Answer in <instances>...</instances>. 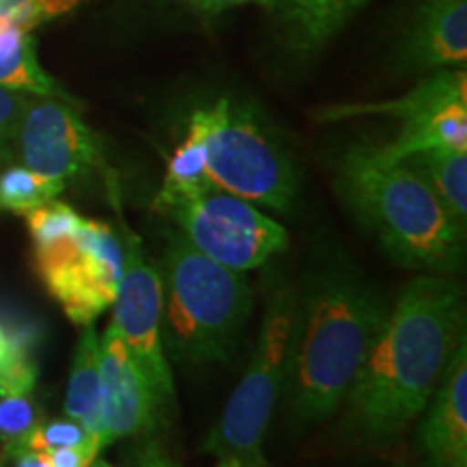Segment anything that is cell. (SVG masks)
Listing matches in <instances>:
<instances>
[{
  "mask_svg": "<svg viewBox=\"0 0 467 467\" xmlns=\"http://www.w3.org/2000/svg\"><path fill=\"white\" fill-rule=\"evenodd\" d=\"M429 182L454 223L467 221V151L431 148L405 159Z\"/></svg>",
  "mask_w": 467,
  "mask_h": 467,
  "instance_id": "20",
  "label": "cell"
},
{
  "mask_svg": "<svg viewBox=\"0 0 467 467\" xmlns=\"http://www.w3.org/2000/svg\"><path fill=\"white\" fill-rule=\"evenodd\" d=\"M206 109H197L191 115L184 141L169 156L162 186L154 200V208L162 214L178 203L195 200L203 192L214 189L206 171Z\"/></svg>",
  "mask_w": 467,
  "mask_h": 467,
  "instance_id": "14",
  "label": "cell"
},
{
  "mask_svg": "<svg viewBox=\"0 0 467 467\" xmlns=\"http://www.w3.org/2000/svg\"><path fill=\"white\" fill-rule=\"evenodd\" d=\"M16 467H52L48 452L22 451L16 454Z\"/></svg>",
  "mask_w": 467,
  "mask_h": 467,
  "instance_id": "29",
  "label": "cell"
},
{
  "mask_svg": "<svg viewBox=\"0 0 467 467\" xmlns=\"http://www.w3.org/2000/svg\"><path fill=\"white\" fill-rule=\"evenodd\" d=\"M42 422V411L33 392L0 394V446L5 457L14 459L26 448L35 426Z\"/></svg>",
  "mask_w": 467,
  "mask_h": 467,
  "instance_id": "22",
  "label": "cell"
},
{
  "mask_svg": "<svg viewBox=\"0 0 467 467\" xmlns=\"http://www.w3.org/2000/svg\"><path fill=\"white\" fill-rule=\"evenodd\" d=\"M219 467H243L236 459H219Z\"/></svg>",
  "mask_w": 467,
  "mask_h": 467,
  "instance_id": "31",
  "label": "cell"
},
{
  "mask_svg": "<svg viewBox=\"0 0 467 467\" xmlns=\"http://www.w3.org/2000/svg\"><path fill=\"white\" fill-rule=\"evenodd\" d=\"M162 258L165 355L178 364L227 361L254 312V292L243 273L197 251L180 232H167Z\"/></svg>",
  "mask_w": 467,
  "mask_h": 467,
  "instance_id": "4",
  "label": "cell"
},
{
  "mask_svg": "<svg viewBox=\"0 0 467 467\" xmlns=\"http://www.w3.org/2000/svg\"><path fill=\"white\" fill-rule=\"evenodd\" d=\"M33 98V93L0 87V148L16 139L22 117L31 107Z\"/></svg>",
  "mask_w": 467,
  "mask_h": 467,
  "instance_id": "26",
  "label": "cell"
},
{
  "mask_svg": "<svg viewBox=\"0 0 467 467\" xmlns=\"http://www.w3.org/2000/svg\"><path fill=\"white\" fill-rule=\"evenodd\" d=\"M66 413L93 433L100 441L102 429V377H100V336L91 325L85 327L76 344L72 370L67 379ZM102 448V446H100Z\"/></svg>",
  "mask_w": 467,
  "mask_h": 467,
  "instance_id": "17",
  "label": "cell"
},
{
  "mask_svg": "<svg viewBox=\"0 0 467 467\" xmlns=\"http://www.w3.org/2000/svg\"><path fill=\"white\" fill-rule=\"evenodd\" d=\"M130 467H175V463L167 457V452L162 451L161 443L150 441L134 454Z\"/></svg>",
  "mask_w": 467,
  "mask_h": 467,
  "instance_id": "28",
  "label": "cell"
},
{
  "mask_svg": "<svg viewBox=\"0 0 467 467\" xmlns=\"http://www.w3.org/2000/svg\"><path fill=\"white\" fill-rule=\"evenodd\" d=\"M411 69L463 66L467 58V0H424L402 50Z\"/></svg>",
  "mask_w": 467,
  "mask_h": 467,
  "instance_id": "13",
  "label": "cell"
},
{
  "mask_svg": "<svg viewBox=\"0 0 467 467\" xmlns=\"http://www.w3.org/2000/svg\"><path fill=\"white\" fill-rule=\"evenodd\" d=\"M102 429L100 446L154 431L161 422L165 399L134 359L124 337L109 323L100 337Z\"/></svg>",
  "mask_w": 467,
  "mask_h": 467,
  "instance_id": "11",
  "label": "cell"
},
{
  "mask_svg": "<svg viewBox=\"0 0 467 467\" xmlns=\"http://www.w3.org/2000/svg\"><path fill=\"white\" fill-rule=\"evenodd\" d=\"M121 244H124V266H121V279L113 301L110 323L124 337L145 375L159 388L162 399L173 400V377L161 337V271L145 258L141 241L126 225H121Z\"/></svg>",
  "mask_w": 467,
  "mask_h": 467,
  "instance_id": "9",
  "label": "cell"
},
{
  "mask_svg": "<svg viewBox=\"0 0 467 467\" xmlns=\"http://www.w3.org/2000/svg\"><path fill=\"white\" fill-rule=\"evenodd\" d=\"M463 325L454 279L424 273L407 284L344 400L348 429L368 443L399 440L433 396Z\"/></svg>",
  "mask_w": 467,
  "mask_h": 467,
  "instance_id": "1",
  "label": "cell"
},
{
  "mask_svg": "<svg viewBox=\"0 0 467 467\" xmlns=\"http://www.w3.org/2000/svg\"><path fill=\"white\" fill-rule=\"evenodd\" d=\"M57 448H98L102 451L98 437L72 418L50 420V422L42 420L26 440L25 451L50 452Z\"/></svg>",
  "mask_w": 467,
  "mask_h": 467,
  "instance_id": "25",
  "label": "cell"
},
{
  "mask_svg": "<svg viewBox=\"0 0 467 467\" xmlns=\"http://www.w3.org/2000/svg\"><path fill=\"white\" fill-rule=\"evenodd\" d=\"M98 454V448H57L48 457L52 467H87Z\"/></svg>",
  "mask_w": 467,
  "mask_h": 467,
  "instance_id": "27",
  "label": "cell"
},
{
  "mask_svg": "<svg viewBox=\"0 0 467 467\" xmlns=\"http://www.w3.org/2000/svg\"><path fill=\"white\" fill-rule=\"evenodd\" d=\"M28 234H31L33 251L50 247L63 238L72 236L78 230V225L83 223L85 217H80L78 213L67 203H61L52 200L44 206L31 210L25 214Z\"/></svg>",
  "mask_w": 467,
  "mask_h": 467,
  "instance_id": "24",
  "label": "cell"
},
{
  "mask_svg": "<svg viewBox=\"0 0 467 467\" xmlns=\"http://www.w3.org/2000/svg\"><path fill=\"white\" fill-rule=\"evenodd\" d=\"M0 467H3V461H0Z\"/></svg>",
  "mask_w": 467,
  "mask_h": 467,
  "instance_id": "33",
  "label": "cell"
},
{
  "mask_svg": "<svg viewBox=\"0 0 467 467\" xmlns=\"http://www.w3.org/2000/svg\"><path fill=\"white\" fill-rule=\"evenodd\" d=\"M0 87L74 102L39 63L31 33L0 20Z\"/></svg>",
  "mask_w": 467,
  "mask_h": 467,
  "instance_id": "18",
  "label": "cell"
},
{
  "mask_svg": "<svg viewBox=\"0 0 467 467\" xmlns=\"http://www.w3.org/2000/svg\"><path fill=\"white\" fill-rule=\"evenodd\" d=\"M467 100V76L463 69H443V72L431 76L416 89L405 96L388 102H368V104H340V107L323 109L317 115L318 121H340L361 115H389L405 121L426 113V110L441 107V104Z\"/></svg>",
  "mask_w": 467,
  "mask_h": 467,
  "instance_id": "15",
  "label": "cell"
},
{
  "mask_svg": "<svg viewBox=\"0 0 467 467\" xmlns=\"http://www.w3.org/2000/svg\"><path fill=\"white\" fill-rule=\"evenodd\" d=\"M295 317L296 285L277 279L266 290L265 314L247 370L203 440L202 452L236 459L243 467H266L262 443L273 409L288 383Z\"/></svg>",
  "mask_w": 467,
  "mask_h": 467,
  "instance_id": "5",
  "label": "cell"
},
{
  "mask_svg": "<svg viewBox=\"0 0 467 467\" xmlns=\"http://www.w3.org/2000/svg\"><path fill=\"white\" fill-rule=\"evenodd\" d=\"M368 0H284V20L296 50L323 48Z\"/></svg>",
  "mask_w": 467,
  "mask_h": 467,
  "instance_id": "19",
  "label": "cell"
},
{
  "mask_svg": "<svg viewBox=\"0 0 467 467\" xmlns=\"http://www.w3.org/2000/svg\"><path fill=\"white\" fill-rule=\"evenodd\" d=\"M66 182L33 171L28 167H9L0 173V210L26 214L61 195Z\"/></svg>",
  "mask_w": 467,
  "mask_h": 467,
  "instance_id": "21",
  "label": "cell"
},
{
  "mask_svg": "<svg viewBox=\"0 0 467 467\" xmlns=\"http://www.w3.org/2000/svg\"><path fill=\"white\" fill-rule=\"evenodd\" d=\"M180 234L197 251L232 271H254L288 249L282 223L243 197L210 189L167 210Z\"/></svg>",
  "mask_w": 467,
  "mask_h": 467,
  "instance_id": "8",
  "label": "cell"
},
{
  "mask_svg": "<svg viewBox=\"0 0 467 467\" xmlns=\"http://www.w3.org/2000/svg\"><path fill=\"white\" fill-rule=\"evenodd\" d=\"M418 448L424 467H467V344L448 358L440 383L424 407Z\"/></svg>",
  "mask_w": 467,
  "mask_h": 467,
  "instance_id": "12",
  "label": "cell"
},
{
  "mask_svg": "<svg viewBox=\"0 0 467 467\" xmlns=\"http://www.w3.org/2000/svg\"><path fill=\"white\" fill-rule=\"evenodd\" d=\"M197 7L208 9V11H219L227 7H238V5H249V3H260V5H273L275 0H191Z\"/></svg>",
  "mask_w": 467,
  "mask_h": 467,
  "instance_id": "30",
  "label": "cell"
},
{
  "mask_svg": "<svg viewBox=\"0 0 467 467\" xmlns=\"http://www.w3.org/2000/svg\"><path fill=\"white\" fill-rule=\"evenodd\" d=\"M206 171L214 189L290 213L299 192L295 162L247 109L227 100L206 109Z\"/></svg>",
  "mask_w": 467,
  "mask_h": 467,
  "instance_id": "6",
  "label": "cell"
},
{
  "mask_svg": "<svg viewBox=\"0 0 467 467\" xmlns=\"http://www.w3.org/2000/svg\"><path fill=\"white\" fill-rule=\"evenodd\" d=\"M25 167L61 182L102 167V145L72 104L35 96L16 134Z\"/></svg>",
  "mask_w": 467,
  "mask_h": 467,
  "instance_id": "10",
  "label": "cell"
},
{
  "mask_svg": "<svg viewBox=\"0 0 467 467\" xmlns=\"http://www.w3.org/2000/svg\"><path fill=\"white\" fill-rule=\"evenodd\" d=\"M33 254L46 290L74 325H91L113 306L124 244L109 223L83 219L72 236Z\"/></svg>",
  "mask_w": 467,
  "mask_h": 467,
  "instance_id": "7",
  "label": "cell"
},
{
  "mask_svg": "<svg viewBox=\"0 0 467 467\" xmlns=\"http://www.w3.org/2000/svg\"><path fill=\"white\" fill-rule=\"evenodd\" d=\"M37 381V366L22 336L0 323V394L33 392Z\"/></svg>",
  "mask_w": 467,
  "mask_h": 467,
  "instance_id": "23",
  "label": "cell"
},
{
  "mask_svg": "<svg viewBox=\"0 0 467 467\" xmlns=\"http://www.w3.org/2000/svg\"><path fill=\"white\" fill-rule=\"evenodd\" d=\"M389 314V303L342 251H320L296 285L285 399L295 426L325 422L344 405Z\"/></svg>",
  "mask_w": 467,
  "mask_h": 467,
  "instance_id": "2",
  "label": "cell"
},
{
  "mask_svg": "<svg viewBox=\"0 0 467 467\" xmlns=\"http://www.w3.org/2000/svg\"><path fill=\"white\" fill-rule=\"evenodd\" d=\"M337 191L399 265L440 275L463 268L465 230L409 162L385 159L370 145L350 148L342 159Z\"/></svg>",
  "mask_w": 467,
  "mask_h": 467,
  "instance_id": "3",
  "label": "cell"
},
{
  "mask_svg": "<svg viewBox=\"0 0 467 467\" xmlns=\"http://www.w3.org/2000/svg\"><path fill=\"white\" fill-rule=\"evenodd\" d=\"M87 467H113V465H110V463H107V461H102V459H93L91 461V463L89 465H87Z\"/></svg>",
  "mask_w": 467,
  "mask_h": 467,
  "instance_id": "32",
  "label": "cell"
},
{
  "mask_svg": "<svg viewBox=\"0 0 467 467\" xmlns=\"http://www.w3.org/2000/svg\"><path fill=\"white\" fill-rule=\"evenodd\" d=\"M431 148L467 151V100L441 104L405 121L396 141L379 150L385 159L405 161Z\"/></svg>",
  "mask_w": 467,
  "mask_h": 467,
  "instance_id": "16",
  "label": "cell"
}]
</instances>
